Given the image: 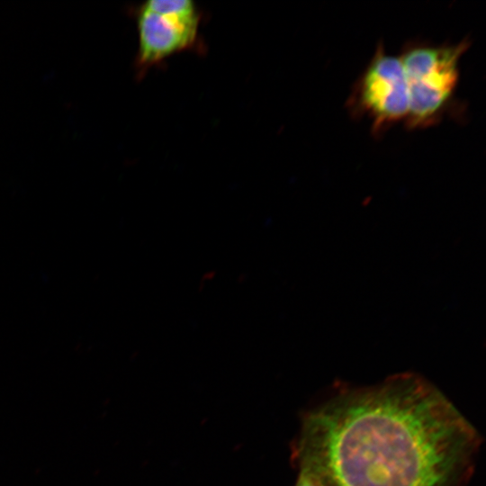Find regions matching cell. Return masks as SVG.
<instances>
[{"label": "cell", "mask_w": 486, "mask_h": 486, "mask_svg": "<svg viewBox=\"0 0 486 486\" xmlns=\"http://www.w3.org/2000/svg\"><path fill=\"white\" fill-rule=\"evenodd\" d=\"M480 445L439 389L403 374L340 388L306 411L292 460L323 486H464Z\"/></svg>", "instance_id": "cell-1"}, {"label": "cell", "mask_w": 486, "mask_h": 486, "mask_svg": "<svg viewBox=\"0 0 486 486\" xmlns=\"http://www.w3.org/2000/svg\"><path fill=\"white\" fill-rule=\"evenodd\" d=\"M470 43L465 38L458 43L412 41L405 45L400 59L409 93L404 122L409 130L426 129L441 122L455 94L459 62Z\"/></svg>", "instance_id": "cell-2"}, {"label": "cell", "mask_w": 486, "mask_h": 486, "mask_svg": "<svg viewBox=\"0 0 486 486\" xmlns=\"http://www.w3.org/2000/svg\"><path fill=\"white\" fill-rule=\"evenodd\" d=\"M347 106L352 115L371 122L375 135L406 120L409 93L400 57L390 55L380 42L354 85Z\"/></svg>", "instance_id": "cell-3"}, {"label": "cell", "mask_w": 486, "mask_h": 486, "mask_svg": "<svg viewBox=\"0 0 486 486\" xmlns=\"http://www.w3.org/2000/svg\"><path fill=\"white\" fill-rule=\"evenodd\" d=\"M135 14L139 36L136 65L140 69L189 49L196 41L200 14L194 4L166 13L141 4Z\"/></svg>", "instance_id": "cell-4"}, {"label": "cell", "mask_w": 486, "mask_h": 486, "mask_svg": "<svg viewBox=\"0 0 486 486\" xmlns=\"http://www.w3.org/2000/svg\"><path fill=\"white\" fill-rule=\"evenodd\" d=\"M298 474L294 486H323L319 479L309 470L297 467Z\"/></svg>", "instance_id": "cell-5"}]
</instances>
